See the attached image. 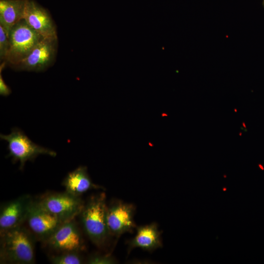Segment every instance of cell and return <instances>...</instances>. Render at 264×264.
I'll return each mask as SVG.
<instances>
[{"label":"cell","mask_w":264,"mask_h":264,"mask_svg":"<svg viewBox=\"0 0 264 264\" xmlns=\"http://www.w3.org/2000/svg\"><path fill=\"white\" fill-rule=\"evenodd\" d=\"M0 232L1 264H31L35 262L33 239L26 228L21 225Z\"/></svg>","instance_id":"obj_1"},{"label":"cell","mask_w":264,"mask_h":264,"mask_svg":"<svg viewBox=\"0 0 264 264\" xmlns=\"http://www.w3.org/2000/svg\"><path fill=\"white\" fill-rule=\"evenodd\" d=\"M106 195L102 193L90 198L81 211L83 229L95 245L103 247L110 234L107 221Z\"/></svg>","instance_id":"obj_2"},{"label":"cell","mask_w":264,"mask_h":264,"mask_svg":"<svg viewBox=\"0 0 264 264\" xmlns=\"http://www.w3.org/2000/svg\"><path fill=\"white\" fill-rule=\"evenodd\" d=\"M8 38L9 46L4 62L12 67L24 59L44 38L23 19L11 28Z\"/></svg>","instance_id":"obj_3"},{"label":"cell","mask_w":264,"mask_h":264,"mask_svg":"<svg viewBox=\"0 0 264 264\" xmlns=\"http://www.w3.org/2000/svg\"><path fill=\"white\" fill-rule=\"evenodd\" d=\"M1 140L8 142L9 156L12 157L14 162L19 161L20 169L22 170L25 162L32 161L40 154H47L55 157V152L39 146L32 142L21 129L14 128L10 134H0Z\"/></svg>","instance_id":"obj_4"},{"label":"cell","mask_w":264,"mask_h":264,"mask_svg":"<svg viewBox=\"0 0 264 264\" xmlns=\"http://www.w3.org/2000/svg\"><path fill=\"white\" fill-rule=\"evenodd\" d=\"M40 208L61 219L69 221L79 215L85 203L80 197L74 196L67 192L48 194L34 201Z\"/></svg>","instance_id":"obj_5"},{"label":"cell","mask_w":264,"mask_h":264,"mask_svg":"<svg viewBox=\"0 0 264 264\" xmlns=\"http://www.w3.org/2000/svg\"><path fill=\"white\" fill-rule=\"evenodd\" d=\"M58 38H44L22 61L12 67L18 70L41 72L45 70L55 61Z\"/></svg>","instance_id":"obj_6"},{"label":"cell","mask_w":264,"mask_h":264,"mask_svg":"<svg viewBox=\"0 0 264 264\" xmlns=\"http://www.w3.org/2000/svg\"><path fill=\"white\" fill-rule=\"evenodd\" d=\"M134 205L120 200L112 201L107 210V225L110 235L120 237L126 233H132L137 227L134 221Z\"/></svg>","instance_id":"obj_7"},{"label":"cell","mask_w":264,"mask_h":264,"mask_svg":"<svg viewBox=\"0 0 264 264\" xmlns=\"http://www.w3.org/2000/svg\"><path fill=\"white\" fill-rule=\"evenodd\" d=\"M44 242L50 248L60 253L79 252L85 247L82 234L74 219L63 223Z\"/></svg>","instance_id":"obj_8"},{"label":"cell","mask_w":264,"mask_h":264,"mask_svg":"<svg viewBox=\"0 0 264 264\" xmlns=\"http://www.w3.org/2000/svg\"><path fill=\"white\" fill-rule=\"evenodd\" d=\"M33 201L30 196L24 195L4 204L0 210V230L21 226L26 220Z\"/></svg>","instance_id":"obj_9"},{"label":"cell","mask_w":264,"mask_h":264,"mask_svg":"<svg viewBox=\"0 0 264 264\" xmlns=\"http://www.w3.org/2000/svg\"><path fill=\"white\" fill-rule=\"evenodd\" d=\"M26 221L37 238L44 241L66 221L38 207L33 201Z\"/></svg>","instance_id":"obj_10"},{"label":"cell","mask_w":264,"mask_h":264,"mask_svg":"<svg viewBox=\"0 0 264 264\" xmlns=\"http://www.w3.org/2000/svg\"><path fill=\"white\" fill-rule=\"evenodd\" d=\"M23 20L44 38H56V25L47 11L35 1L26 0Z\"/></svg>","instance_id":"obj_11"},{"label":"cell","mask_w":264,"mask_h":264,"mask_svg":"<svg viewBox=\"0 0 264 264\" xmlns=\"http://www.w3.org/2000/svg\"><path fill=\"white\" fill-rule=\"evenodd\" d=\"M129 253L136 248L151 252L162 246L161 232L155 222L137 226L136 234L128 242Z\"/></svg>","instance_id":"obj_12"},{"label":"cell","mask_w":264,"mask_h":264,"mask_svg":"<svg viewBox=\"0 0 264 264\" xmlns=\"http://www.w3.org/2000/svg\"><path fill=\"white\" fill-rule=\"evenodd\" d=\"M63 184L66 191L77 197L91 189H100V186L92 183L86 166H80L69 173Z\"/></svg>","instance_id":"obj_13"},{"label":"cell","mask_w":264,"mask_h":264,"mask_svg":"<svg viewBox=\"0 0 264 264\" xmlns=\"http://www.w3.org/2000/svg\"><path fill=\"white\" fill-rule=\"evenodd\" d=\"M26 0H0V25L8 36L11 28L23 19Z\"/></svg>","instance_id":"obj_14"},{"label":"cell","mask_w":264,"mask_h":264,"mask_svg":"<svg viewBox=\"0 0 264 264\" xmlns=\"http://www.w3.org/2000/svg\"><path fill=\"white\" fill-rule=\"evenodd\" d=\"M50 261L54 264H80L83 262L79 252L77 251L61 252L59 255L52 256Z\"/></svg>","instance_id":"obj_15"},{"label":"cell","mask_w":264,"mask_h":264,"mask_svg":"<svg viewBox=\"0 0 264 264\" xmlns=\"http://www.w3.org/2000/svg\"><path fill=\"white\" fill-rule=\"evenodd\" d=\"M9 42L8 34L4 28L0 25V60L4 62L8 53Z\"/></svg>","instance_id":"obj_16"},{"label":"cell","mask_w":264,"mask_h":264,"mask_svg":"<svg viewBox=\"0 0 264 264\" xmlns=\"http://www.w3.org/2000/svg\"><path fill=\"white\" fill-rule=\"evenodd\" d=\"M87 263L89 264H114L117 261L111 255L93 254L88 257Z\"/></svg>","instance_id":"obj_17"},{"label":"cell","mask_w":264,"mask_h":264,"mask_svg":"<svg viewBox=\"0 0 264 264\" xmlns=\"http://www.w3.org/2000/svg\"><path fill=\"white\" fill-rule=\"evenodd\" d=\"M5 65V62H3L0 66V94L3 96H7L11 92L10 88L4 82L1 75V71Z\"/></svg>","instance_id":"obj_18"},{"label":"cell","mask_w":264,"mask_h":264,"mask_svg":"<svg viewBox=\"0 0 264 264\" xmlns=\"http://www.w3.org/2000/svg\"><path fill=\"white\" fill-rule=\"evenodd\" d=\"M263 6H264V0H263Z\"/></svg>","instance_id":"obj_19"}]
</instances>
